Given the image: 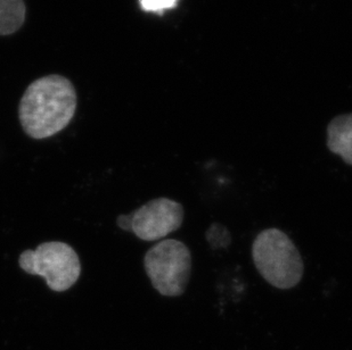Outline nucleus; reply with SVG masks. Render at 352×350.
Masks as SVG:
<instances>
[{"label": "nucleus", "instance_id": "3", "mask_svg": "<svg viewBox=\"0 0 352 350\" xmlns=\"http://www.w3.org/2000/svg\"><path fill=\"white\" fill-rule=\"evenodd\" d=\"M144 268L154 289L160 294L166 297H179L190 283L192 254L184 242L166 239L147 251Z\"/></svg>", "mask_w": 352, "mask_h": 350}, {"label": "nucleus", "instance_id": "1", "mask_svg": "<svg viewBox=\"0 0 352 350\" xmlns=\"http://www.w3.org/2000/svg\"><path fill=\"white\" fill-rule=\"evenodd\" d=\"M77 102V91L70 80L60 75L40 78L28 86L21 100V126L34 139L55 136L70 124Z\"/></svg>", "mask_w": 352, "mask_h": 350}, {"label": "nucleus", "instance_id": "5", "mask_svg": "<svg viewBox=\"0 0 352 350\" xmlns=\"http://www.w3.org/2000/svg\"><path fill=\"white\" fill-rule=\"evenodd\" d=\"M184 207L180 202L168 198H157L129 215H120L118 225L131 231L145 242L164 238L182 226Z\"/></svg>", "mask_w": 352, "mask_h": 350}, {"label": "nucleus", "instance_id": "7", "mask_svg": "<svg viewBox=\"0 0 352 350\" xmlns=\"http://www.w3.org/2000/svg\"><path fill=\"white\" fill-rule=\"evenodd\" d=\"M27 15L24 0H0V36L20 30Z\"/></svg>", "mask_w": 352, "mask_h": 350}, {"label": "nucleus", "instance_id": "8", "mask_svg": "<svg viewBox=\"0 0 352 350\" xmlns=\"http://www.w3.org/2000/svg\"><path fill=\"white\" fill-rule=\"evenodd\" d=\"M178 0H140L142 8L151 13L162 14L166 10L177 6Z\"/></svg>", "mask_w": 352, "mask_h": 350}, {"label": "nucleus", "instance_id": "4", "mask_svg": "<svg viewBox=\"0 0 352 350\" xmlns=\"http://www.w3.org/2000/svg\"><path fill=\"white\" fill-rule=\"evenodd\" d=\"M28 275H39L53 291H67L79 280L81 264L74 248L65 242H43L34 250H25L19 259Z\"/></svg>", "mask_w": 352, "mask_h": 350}, {"label": "nucleus", "instance_id": "6", "mask_svg": "<svg viewBox=\"0 0 352 350\" xmlns=\"http://www.w3.org/2000/svg\"><path fill=\"white\" fill-rule=\"evenodd\" d=\"M327 147L352 166V113L336 116L327 126Z\"/></svg>", "mask_w": 352, "mask_h": 350}, {"label": "nucleus", "instance_id": "2", "mask_svg": "<svg viewBox=\"0 0 352 350\" xmlns=\"http://www.w3.org/2000/svg\"><path fill=\"white\" fill-rule=\"evenodd\" d=\"M252 258L260 275L277 289H292L302 280L305 264L299 249L279 229H266L256 235Z\"/></svg>", "mask_w": 352, "mask_h": 350}]
</instances>
